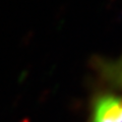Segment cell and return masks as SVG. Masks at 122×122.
Masks as SVG:
<instances>
[{"label": "cell", "mask_w": 122, "mask_h": 122, "mask_svg": "<svg viewBox=\"0 0 122 122\" xmlns=\"http://www.w3.org/2000/svg\"><path fill=\"white\" fill-rule=\"evenodd\" d=\"M100 68L107 81L122 89V57L114 61H105L100 64Z\"/></svg>", "instance_id": "2"}, {"label": "cell", "mask_w": 122, "mask_h": 122, "mask_svg": "<svg viewBox=\"0 0 122 122\" xmlns=\"http://www.w3.org/2000/svg\"><path fill=\"white\" fill-rule=\"evenodd\" d=\"M91 122H122V96L99 95L92 105Z\"/></svg>", "instance_id": "1"}]
</instances>
